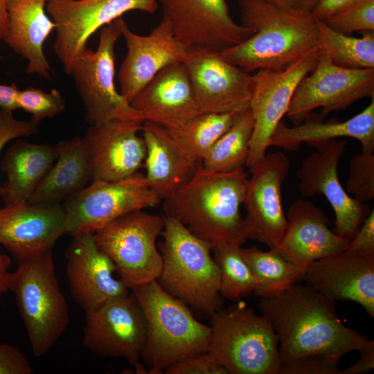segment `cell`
<instances>
[{
    "label": "cell",
    "instance_id": "d4e9b609",
    "mask_svg": "<svg viewBox=\"0 0 374 374\" xmlns=\"http://www.w3.org/2000/svg\"><path fill=\"white\" fill-rule=\"evenodd\" d=\"M144 121L175 130L200 114L184 62L159 71L130 103Z\"/></svg>",
    "mask_w": 374,
    "mask_h": 374
},
{
    "label": "cell",
    "instance_id": "f1b7e54d",
    "mask_svg": "<svg viewBox=\"0 0 374 374\" xmlns=\"http://www.w3.org/2000/svg\"><path fill=\"white\" fill-rule=\"evenodd\" d=\"M55 148V161L28 202L60 204L93 180L91 159L84 137L60 142Z\"/></svg>",
    "mask_w": 374,
    "mask_h": 374
},
{
    "label": "cell",
    "instance_id": "836d02e7",
    "mask_svg": "<svg viewBox=\"0 0 374 374\" xmlns=\"http://www.w3.org/2000/svg\"><path fill=\"white\" fill-rule=\"evenodd\" d=\"M236 244L220 242L211 246L220 276V294L231 301H238L254 293L252 273Z\"/></svg>",
    "mask_w": 374,
    "mask_h": 374
},
{
    "label": "cell",
    "instance_id": "2e32d148",
    "mask_svg": "<svg viewBox=\"0 0 374 374\" xmlns=\"http://www.w3.org/2000/svg\"><path fill=\"white\" fill-rule=\"evenodd\" d=\"M145 341L144 314L132 294L112 299L86 312L82 344L94 354L123 358L134 366Z\"/></svg>",
    "mask_w": 374,
    "mask_h": 374
},
{
    "label": "cell",
    "instance_id": "8fae6325",
    "mask_svg": "<svg viewBox=\"0 0 374 374\" xmlns=\"http://www.w3.org/2000/svg\"><path fill=\"white\" fill-rule=\"evenodd\" d=\"M156 0H48L46 12L55 24L54 52L70 75L87 42L99 28L131 10L154 12Z\"/></svg>",
    "mask_w": 374,
    "mask_h": 374
},
{
    "label": "cell",
    "instance_id": "60d3db41",
    "mask_svg": "<svg viewBox=\"0 0 374 374\" xmlns=\"http://www.w3.org/2000/svg\"><path fill=\"white\" fill-rule=\"evenodd\" d=\"M12 113V111L0 108V152L10 141L31 136L37 131L38 123L32 119L19 120Z\"/></svg>",
    "mask_w": 374,
    "mask_h": 374
},
{
    "label": "cell",
    "instance_id": "8d00e7d4",
    "mask_svg": "<svg viewBox=\"0 0 374 374\" xmlns=\"http://www.w3.org/2000/svg\"><path fill=\"white\" fill-rule=\"evenodd\" d=\"M346 190L356 200L366 203L374 198V154L354 155L350 161Z\"/></svg>",
    "mask_w": 374,
    "mask_h": 374
},
{
    "label": "cell",
    "instance_id": "f546056e",
    "mask_svg": "<svg viewBox=\"0 0 374 374\" xmlns=\"http://www.w3.org/2000/svg\"><path fill=\"white\" fill-rule=\"evenodd\" d=\"M57 157L55 146L19 141L5 153L1 168L6 179L0 195L5 204L28 202Z\"/></svg>",
    "mask_w": 374,
    "mask_h": 374
},
{
    "label": "cell",
    "instance_id": "83f0119b",
    "mask_svg": "<svg viewBox=\"0 0 374 374\" xmlns=\"http://www.w3.org/2000/svg\"><path fill=\"white\" fill-rule=\"evenodd\" d=\"M323 118L320 114L310 113L301 123L292 127L281 120L270 139L269 147L295 151L303 143L311 145L340 137H350L360 143L362 152L373 153L374 98L361 112L346 121L332 118L323 122Z\"/></svg>",
    "mask_w": 374,
    "mask_h": 374
},
{
    "label": "cell",
    "instance_id": "484cf974",
    "mask_svg": "<svg viewBox=\"0 0 374 374\" xmlns=\"http://www.w3.org/2000/svg\"><path fill=\"white\" fill-rule=\"evenodd\" d=\"M48 1L7 0L8 26L3 40L27 61V74L51 80L53 70L43 48L55 24L46 15Z\"/></svg>",
    "mask_w": 374,
    "mask_h": 374
},
{
    "label": "cell",
    "instance_id": "44dd1931",
    "mask_svg": "<svg viewBox=\"0 0 374 374\" xmlns=\"http://www.w3.org/2000/svg\"><path fill=\"white\" fill-rule=\"evenodd\" d=\"M65 258L71 295L85 313L107 301L129 294L125 284L115 278L116 267L97 247L93 234L73 237Z\"/></svg>",
    "mask_w": 374,
    "mask_h": 374
},
{
    "label": "cell",
    "instance_id": "ba28073f",
    "mask_svg": "<svg viewBox=\"0 0 374 374\" xmlns=\"http://www.w3.org/2000/svg\"><path fill=\"white\" fill-rule=\"evenodd\" d=\"M164 215L139 210L125 214L93 233L97 247L114 262L129 289L157 280L162 258L157 244Z\"/></svg>",
    "mask_w": 374,
    "mask_h": 374
},
{
    "label": "cell",
    "instance_id": "4fadbf2b",
    "mask_svg": "<svg viewBox=\"0 0 374 374\" xmlns=\"http://www.w3.org/2000/svg\"><path fill=\"white\" fill-rule=\"evenodd\" d=\"M366 97L374 98V69L339 66L320 54L314 69L297 86L285 115L297 125L315 109L324 118Z\"/></svg>",
    "mask_w": 374,
    "mask_h": 374
},
{
    "label": "cell",
    "instance_id": "8992f818",
    "mask_svg": "<svg viewBox=\"0 0 374 374\" xmlns=\"http://www.w3.org/2000/svg\"><path fill=\"white\" fill-rule=\"evenodd\" d=\"M210 319L208 353L228 374H280L278 341L265 316L240 301L217 310Z\"/></svg>",
    "mask_w": 374,
    "mask_h": 374
},
{
    "label": "cell",
    "instance_id": "277c9868",
    "mask_svg": "<svg viewBox=\"0 0 374 374\" xmlns=\"http://www.w3.org/2000/svg\"><path fill=\"white\" fill-rule=\"evenodd\" d=\"M144 314L146 341L141 359L159 374L187 358L208 351L211 326L199 321L182 301L157 280L132 290Z\"/></svg>",
    "mask_w": 374,
    "mask_h": 374
},
{
    "label": "cell",
    "instance_id": "c3c4849f",
    "mask_svg": "<svg viewBox=\"0 0 374 374\" xmlns=\"http://www.w3.org/2000/svg\"><path fill=\"white\" fill-rule=\"evenodd\" d=\"M10 265V258L6 254L0 253V296L9 290Z\"/></svg>",
    "mask_w": 374,
    "mask_h": 374
},
{
    "label": "cell",
    "instance_id": "30bf717a",
    "mask_svg": "<svg viewBox=\"0 0 374 374\" xmlns=\"http://www.w3.org/2000/svg\"><path fill=\"white\" fill-rule=\"evenodd\" d=\"M64 201L65 234L73 238L93 234L125 214L161 202L140 172L115 181L93 179Z\"/></svg>",
    "mask_w": 374,
    "mask_h": 374
},
{
    "label": "cell",
    "instance_id": "7dc6e473",
    "mask_svg": "<svg viewBox=\"0 0 374 374\" xmlns=\"http://www.w3.org/2000/svg\"><path fill=\"white\" fill-rule=\"evenodd\" d=\"M19 91L15 83L0 84V108L12 112L17 109V98Z\"/></svg>",
    "mask_w": 374,
    "mask_h": 374
},
{
    "label": "cell",
    "instance_id": "ab89813d",
    "mask_svg": "<svg viewBox=\"0 0 374 374\" xmlns=\"http://www.w3.org/2000/svg\"><path fill=\"white\" fill-rule=\"evenodd\" d=\"M167 374H228L226 370L208 352L196 355L175 364Z\"/></svg>",
    "mask_w": 374,
    "mask_h": 374
},
{
    "label": "cell",
    "instance_id": "9a60e30c",
    "mask_svg": "<svg viewBox=\"0 0 374 374\" xmlns=\"http://www.w3.org/2000/svg\"><path fill=\"white\" fill-rule=\"evenodd\" d=\"M311 145L316 150L304 159L296 172L299 192L304 197L324 196L335 214L333 231L350 240L371 209L350 196L340 183L338 168L347 141L332 139Z\"/></svg>",
    "mask_w": 374,
    "mask_h": 374
},
{
    "label": "cell",
    "instance_id": "74e56055",
    "mask_svg": "<svg viewBox=\"0 0 374 374\" xmlns=\"http://www.w3.org/2000/svg\"><path fill=\"white\" fill-rule=\"evenodd\" d=\"M323 21L332 30L348 35L374 30V0H362Z\"/></svg>",
    "mask_w": 374,
    "mask_h": 374
},
{
    "label": "cell",
    "instance_id": "603a6c76",
    "mask_svg": "<svg viewBox=\"0 0 374 374\" xmlns=\"http://www.w3.org/2000/svg\"><path fill=\"white\" fill-rule=\"evenodd\" d=\"M282 239L272 249L303 269L310 262L345 252L350 240L332 231L329 218L312 202L297 199L290 206Z\"/></svg>",
    "mask_w": 374,
    "mask_h": 374
},
{
    "label": "cell",
    "instance_id": "4dcf8cb0",
    "mask_svg": "<svg viewBox=\"0 0 374 374\" xmlns=\"http://www.w3.org/2000/svg\"><path fill=\"white\" fill-rule=\"evenodd\" d=\"M253 128L250 108L234 114L231 127L213 145L202 161L212 172H231L244 168Z\"/></svg>",
    "mask_w": 374,
    "mask_h": 374
},
{
    "label": "cell",
    "instance_id": "e575fe53",
    "mask_svg": "<svg viewBox=\"0 0 374 374\" xmlns=\"http://www.w3.org/2000/svg\"><path fill=\"white\" fill-rule=\"evenodd\" d=\"M234 114L202 113L180 127L167 130L193 157L202 163L213 145L231 127Z\"/></svg>",
    "mask_w": 374,
    "mask_h": 374
},
{
    "label": "cell",
    "instance_id": "4316f807",
    "mask_svg": "<svg viewBox=\"0 0 374 374\" xmlns=\"http://www.w3.org/2000/svg\"><path fill=\"white\" fill-rule=\"evenodd\" d=\"M145 181L161 201L185 185L201 164L164 127L144 121Z\"/></svg>",
    "mask_w": 374,
    "mask_h": 374
},
{
    "label": "cell",
    "instance_id": "d6a6232c",
    "mask_svg": "<svg viewBox=\"0 0 374 374\" xmlns=\"http://www.w3.org/2000/svg\"><path fill=\"white\" fill-rule=\"evenodd\" d=\"M318 45L320 54L335 64L349 69H374V33L364 32L355 37L337 32L317 19Z\"/></svg>",
    "mask_w": 374,
    "mask_h": 374
},
{
    "label": "cell",
    "instance_id": "7bdbcfd3",
    "mask_svg": "<svg viewBox=\"0 0 374 374\" xmlns=\"http://www.w3.org/2000/svg\"><path fill=\"white\" fill-rule=\"evenodd\" d=\"M26 355L15 346L0 343V374H32Z\"/></svg>",
    "mask_w": 374,
    "mask_h": 374
},
{
    "label": "cell",
    "instance_id": "681fc988",
    "mask_svg": "<svg viewBox=\"0 0 374 374\" xmlns=\"http://www.w3.org/2000/svg\"><path fill=\"white\" fill-rule=\"evenodd\" d=\"M8 26L7 0H0V40L6 35ZM3 57L0 55V61Z\"/></svg>",
    "mask_w": 374,
    "mask_h": 374
},
{
    "label": "cell",
    "instance_id": "7c38bea8",
    "mask_svg": "<svg viewBox=\"0 0 374 374\" xmlns=\"http://www.w3.org/2000/svg\"><path fill=\"white\" fill-rule=\"evenodd\" d=\"M319 53L313 49L278 70L259 69L253 75L249 108L253 128L245 166L254 168L267 154L270 139L302 79L315 67Z\"/></svg>",
    "mask_w": 374,
    "mask_h": 374
},
{
    "label": "cell",
    "instance_id": "e0dca14e",
    "mask_svg": "<svg viewBox=\"0 0 374 374\" xmlns=\"http://www.w3.org/2000/svg\"><path fill=\"white\" fill-rule=\"evenodd\" d=\"M290 160L281 151L267 154L249 170L244 205L247 239L257 240L269 249L278 246L287 225L282 203V186L287 176Z\"/></svg>",
    "mask_w": 374,
    "mask_h": 374
},
{
    "label": "cell",
    "instance_id": "7a4b0ae2",
    "mask_svg": "<svg viewBox=\"0 0 374 374\" xmlns=\"http://www.w3.org/2000/svg\"><path fill=\"white\" fill-rule=\"evenodd\" d=\"M247 181L244 168L219 172L200 164L185 185L162 199L165 215L211 246L220 242L242 246L247 236L240 206Z\"/></svg>",
    "mask_w": 374,
    "mask_h": 374
},
{
    "label": "cell",
    "instance_id": "f35d334b",
    "mask_svg": "<svg viewBox=\"0 0 374 374\" xmlns=\"http://www.w3.org/2000/svg\"><path fill=\"white\" fill-rule=\"evenodd\" d=\"M339 360L315 355L282 365L280 374H339Z\"/></svg>",
    "mask_w": 374,
    "mask_h": 374
},
{
    "label": "cell",
    "instance_id": "9c48e42d",
    "mask_svg": "<svg viewBox=\"0 0 374 374\" xmlns=\"http://www.w3.org/2000/svg\"><path fill=\"white\" fill-rule=\"evenodd\" d=\"M121 36L114 21L101 28L97 49L87 48L70 74L82 102L85 119L91 125L115 121L144 122L116 88L114 48Z\"/></svg>",
    "mask_w": 374,
    "mask_h": 374
},
{
    "label": "cell",
    "instance_id": "bcb514c9",
    "mask_svg": "<svg viewBox=\"0 0 374 374\" xmlns=\"http://www.w3.org/2000/svg\"><path fill=\"white\" fill-rule=\"evenodd\" d=\"M279 8L312 14L318 0H262Z\"/></svg>",
    "mask_w": 374,
    "mask_h": 374
},
{
    "label": "cell",
    "instance_id": "ffe728a7",
    "mask_svg": "<svg viewBox=\"0 0 374 374\" xmlns=\"http://www.w3.org/2000/svg\"><path fill=\"white\" fill-rule=\"evenodd\" d=\"M64 234V211L60 204L28 202L0 208V244L16 262L53 250Z\"/></svg>",
    "mask_w": 374,
    "mask_h": 374
},
{
    "label": "cell",
    "instance_id": "ac0fdd59",
    "mask_svg": "<svg viewBox=\"0 0 374 374\" xmlns=\"http://www.w3.org/2000/svg\"><path fill=\"white\" fill-rule=\"evenodd\" d=\"M200 114H234L249 107L253 77L218 53L188 52L184 62Z\"/></svg>",
    "mask_w": 374,
    "mask_h": 374
},
{
    "label": "cell",
    "instance_id": "ee69618b",
    "mask_svg": "<svg viewBox=\"0 0 374 374\" xmlns=\"http://www.w3.org/2000/svg\"><path fill=\"white\" fill-rule=\"evenodd\" d=\"M360 1L362 0H318L312 15L314 18L323 21Z\"/></svg>",
    "mask_w": 374,
    "mask_h": 374
},
{
    "label": "cell",
    "instance_id": "3957f363",
    "mask_svg": "<svg viewBox=\"0 0 374 374\" xmlns=\"http://www.w3.org/2000/svg\"><path fill=\"white\" fill-rule=\"evenodd\" d=\"M242 25L255 33L218 54L251 72L283 69L317 48V19L312 14L289 11L262 0L238 1Z\"/></svg>",
    "mask_w": 374,
    "mask_h": 374
},
{
    "label": "cell",
    "instance_id": "d590c367",
    "mask_svg": "<svg viewBox=\"0 0 374 374\" xmlns=\"http://www.w3.org/2000/svg\"><path fill=\"white\" fill-rule=\"evenodd\" d=\"M17 104L18 109L31 114V119L38 123L55 116L65 109V100L55 89L50 92L33 87L19 90Z\"/></svg>",
    "mask_w": 374,
    "mask_h": 374
},
{
    "label": "cell",
    "instance_id": "52a82bcc",
    "mask_svg": "<svg viewBox=\"0 0 374 374\" xmlns=\"http://www.w3.org/2000/svg\"><path fill=\"white\" fill-rule=\"evenodd\" d=\"M17 264L9 290L15 295L33 353L39 357L66 329L69 308L59 287L52 250Z\"/></svg>",
    "mask_w": 374,
    "mask_h": 374
},
{
    "label": "cell",
    "instance_id": "f6af8a7d",
    "mask_svg": "<svg viewBox=\"0 0 374 374\" xmlns=\"http://www.w3.org/2000/svg\"><path fill=\"white\" fill-rule=\"evenodd\" d=\"M360 358L354 364L344 370L339 374H362L367 373L374 368V342L359 350Z\"/></svg>",
    "mask_w": 374,
    "mask_h": 374
},
{
    "label": "cell",
    "instance_id": "7402d4cb",
    "mask_svg": "<svg viewBox=\"0 0 374 374\" xmlns=\"http://www.w3.org/2000/svg\"><path fill=\"white\" fill-rule=\"evenodd\" d=\"M143 122L115 121L91 125L84 139L87 145L93 179L109 181L127 178L144 166L146 145Z\"/></svg>",
    "mask_w": 374,
    "mask_h": 374
},
{
    "label": "cell",
    "instance_id": "b9f144b4",
    "mask_svg": "<svg viewBox=\"0 0 374 374\" xmlns=\"http://www.w3.org/2000/svg\"><path fill=\"white\" fill-rule=\"evenodd\" d=\"M346 254L365 258L374 256V211L364 220L360 228L350 240Z\"/></svg>",
    "mask_w": 374,
    "mask_h": 374
},
{
    "label": "cell",
    "instance_id": "d6986e66",
    "mask_svg": "<svg viewBox=\"0 0 374 374\" xmlns=\"http://www.w3.org/2000/svg\"><path fill=\"white\" fill-rule=\"evenodd\" d=\"M114 21L127 48L118 74L120 93L130 103L159 71L184 62L188 51L164 17L147 35L132 32L121 17Z\"/></svg>",
    "mask_w": 374,
    "mask_h": 374
},
{
    "label": "cell",
    "instance_id": "1f68e13d",
    "mask_svg": "<svg viewBox=\"0 0 374 374\" xmlns=\"http://www.w3.org/2000/svg\"><path fill=\"white\" fill-rule=\"evenodd\" d=\"M241 253L253 276L254 293L260 297L276 294L301 279L303 269L273 249L264 251L256 246L241 247Z\"/></svg>",
    "mask_w": 374,
    "mask_h": 374
},
{
    "label": "cell",
    "instance_id": "6da1fadb",
    "mask_svg": "<svg viewBox=\"0 0 374 374\" xmlns=\"http://www.w3.org/2000/svg\"><path fill=\"white\" fill-rule=\"evenodd\" d=\"M258 307L271 323L278 341L282 365L315 355L337 360L374 342L345 326L335 302L305 284L260 297Z\"/></svg>",
    "mask_w": 374,
    "mask_h": 374
},
{
    "label": "cell",
    "instance_id": "5b68a950",
    "mask_svg": "<svg viewBox=\"0 0 374 374\" xmlns=\"http://www.w3.org/2000/svg\"><path fill=\"white\" fill-rule=\"evenodd\" d=\"M161 236L163 239L157 246L162 267L157 281L172 296L210 317L222 303L211 244L167 215Z\"/></svg>",
    "mask_w": 374,
    "mask_h": 374
},
{
    "label": "cell",
    "instance_id": "5bb4252c",
    "mask_svg": "<svg viewBox=\"0 0 374 374\" xmlns=\"http://www.w3.org/2000/svg\"><path fill=\"white\" fill-rule=\"evenodd\" d=\"M163 17L188 52L220 53L251 37L255 31L234 21L226 0H158Z\"/></svg>",
    "mask_w": 374,
    "mask_h": 374
},
{
    "label": "cell",
    "instance_id": "cb8c5ba5",
    "mask_svg": "<svg viewBox=\"0 0 374 374\" xmlns=\"http://www.w3.org/2000/svg\"><path fill=\"white\" fill-rule=\"evenodd\" d=\"M301 280L335 302H355L374 317V256L344 252L323 258L303 268Z\"/></svg>",
    "mask_w": 374,
    "mask_h": 374
}]
</instances>
